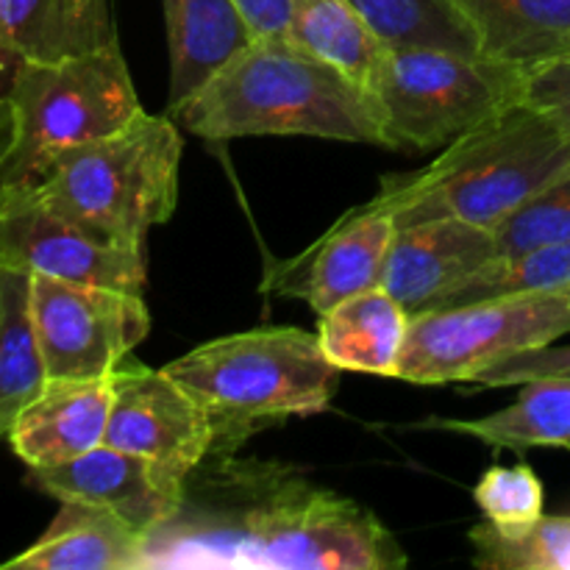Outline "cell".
<instances>
[{
  "label": "cell",
  "instance_id": "cell-6",
  "mask_svg": "<svg viewBox=\"0 0 570 570\" xmlns=\"http://www.w3.org/2000/svg\"><path fill=\"white\" fill-rule=\"evenodd\" d=\"M17 122L0 184H33L76 145L117 131L145 111L120 42L61 61L17 65L6 83Z\"/></svg>",
  "mask_w": 570,
  "mask_h": 570
},
{
  "label": "cell",
  "instance_id": "cell-29",
  "mask_svg": "<svg viewBox=\"0 0 570 570\" xmlns=\"http://www.w3.org/2000/svg\"><path fill=\"white\" fill-rule=\"evenodd\" d=\"M540 376H570V345H543V348L523 351L499 362L476 379V384L488 387H518L529 379Z\"/></svg>",
  "mask_w": 570,
  "mask_h": 570
},
{
  "label": "cell",
  "instance_id": "cell-25",
  "mask_svg": "<svg viewBox=\"0 0 570 570\" xmlns=\"http://www.w3.org/2000/svg\"><path fill=\"white\" fill-rule=\"evenodd\" d=\"M482 570H570V515H540L538 521L499 527L484 518L468 532Z\"/></svg>",
  "mask_w": 570,
  "mask_h": 570
},
{
  "label": "cell",
  "instance_id": "cell-12",
  "mask_svg": "<svg viewBox=\"0 0 570 570\" xmlns=\"http://www.w3.org/2000/svg\"><path fill=\"white\" fill-rule=\"evenodd\" d=\"M28 482L56 501L104 507L142 538L165 529L181 512L187 493V479L106 443L61 465L33 468Z\"/></svg>",
  "mask_w": 570,
  "mask_h": 570
},
{
  "label": "cell",
  "instance_id": "cell-22",
  "mask_svg": "<svg viewBox=\"0 0 570 570\" xmlns=\"http://www.w3.org/2000/svg\"><path fill=\"white\" fill-rule=\"evenodd\" d=\"M287 37L367 92L390 50L348 0H293Z\"/></svg>",
  "mask_w": 570,
  "mask_h": 570
},
{
  "label": "cell",
  "instance_id": "cell-11",
  "mask_svg": "<svg viewBox=\"0 0 570 570\" xmlns=\"http://www.w3.org/2000/svg\"><path fill=\"white\" fill-rule=\"evenodd\" d=\"M104 443L189 479L212 456L215 432L204 406L167 367H148L128 356L111 371V410Z\"/></svg>",
  "mask_w": 570,
  "mask_h": 570
},
{
  "label": "cell",
  "instance_id": "cell-26",
  "mask_svg": "<svg viewBox=\"0 0 570 570\" xmlns=\"http://www.w3.org/2000/svg\"><path fill=\"white\" fill-rule=\"evenodd\" d=\"M554 289H570V239L518 256H499L482 273H476L445 306L504 298V295L554 293Z\"/></svg>",
  "mask_w": 570,
  "mask_h": 570
},
{
  "label": "cell",
  "instance_id": "cell-9",
  "mask_svg": "<svg viewBox=\"0 0 570 570\" xmlns=\"http://www.w3.org/2000/svg\"><path fill=\"white\" fill-rule=\"evenodd\" d=\"M31 321L48 379H106L150 334L142 293L31 276Z\"/></svg>",
  "mask_w": 570,
  "mask_h": 570
},
{
  "label": "cell",
  "instance_id": "cell-5",
  "mask_svg": "<svg viewBox=\"0 0 570 570\" xmlns=\"http://www.w3.org/2000/svg\"><path fill=\"white\" fill-rule=\"evenodd\" d=\"M181 154V126L170 115L142 111L117 131L56 156L31 187L67 220L117 243L145 245L176 215Z\"/></svg>",
  "mask_w": 570,
  "mask_h": 570
},
{
  "label": "cell",
  "instance_id": "cell-2",
  "mask_svg": "<svg viewBox=\"0 0 570 570\" xmlns=\"http://www.w3.org/2000/svg\"><path fill=\"white\" fill-rule=\"evenodd\" d=\"M170 117L209 142L317 137L387 150L373 95L289 37H256Z\"/></svg>",
  "mask_w": 570,
  "mask_h": 570
},
{
  "label": "cell",
  "instance_id": "cell-23",
  "mask_svg": "<svg viewBox=\"0 0 570 570\" xmlns=\"http://www.w3.org/2000/svg\"><path fill=\"white\" fill-rule=\"evenodd\" d=\"M48 384L31 321V276L0 265V443Z\"/></svg>",
  "mask_w": 570,
  "mask_h": 570
},
{
  "label": "cell",
  "instance_id": "cell-21",
  "mask_svg": "<svg viewBox=\"0 0 570 570\" xmlns=\"http://www.w3.org/2000/svg\"><path fill=\"white\" fill-rule=\"evenodd\" d=\"M429 426L465 434L493 449L529 451L570 445V376H540L518 384L510 406L482 417H445Z\"/></svg>",
  "mask_w": 570,
  "mask_h": 570
},
{
  "label": "cell",
  "instance_id": "cell-30",
  "mask_svg": "<svg viewBox=\"0 0 570 570\" xmlns=\"http://www.w3.org/2000/svg\"><path fill=\"white\" fill-rule=\"evenodd\" d=\"M523 100L543 109L570 137V53L527 70Z\"/></svg>",
  "mask_w": 570,
  "mask_h": 570
},
{
  "label": "cell",
  "instance_id": "cell-24",
  "mask_svg": "<svg viewBox=\"0 0 570 570\" xmlns=\"http://www.w3.org/2000/svg\"><path fill=\"white\" fill-rule=\"evenodd\" d=\"M390 48L482 53L473 22L456 0H348Z\"/></svg>",
  "mask_w": 570,
  "mask_h": 570
},
{
  "label": "cell",
  "instance_id": "cell-18",
  "mask_svg": "<svg viewBox=\"0 0 570 570\" xmlns=\"http://www.w3.org/2000/svg\"><path fill=\"white\" fill-rule=\"evenodd\" d=\"M48 532L0 570H148V538L104 507L59 501Z\"/></svg>",
  "mask_w": 570,
  "mask_h": 570
},
{
  "label": "cell",
  "instance_id": "cell-7",
  "mask_svg": "<svg viewBox=\"0 0 570 570\" xmlns=\"http://www.w3.org/2000/svg\"><path fill=\"white\" fill-rule=\"evenodd\" d=\"M527 70L482 53L390 48L371 83L387 150L429 154L523 100Z\"/></svg>",
  "mask_w": 570,
  "mask_h": 570
},
{
  "label": "cell",
  "instance_id": "cell-17",
  "mask_svg": "<svg viewBox=\"0 0 570 570\" xmlns=\"http://www.w3.org/2000/svg\"><path fill=\"white\" fill-rule=\"evenodd\" d=\"M161 6L170 50L167 115H173L259 33L237 0H161Z\"/></svg>",
  "mask_w": 570,
  "mask_h": 570
},
{
  "label": "cell",
  "instance_id": "cell-3",
  "mask_svg": "<svg viewBox=\"0 0 570 570\" xmlns=\"http://www.w3.org/2000/svg\"><path fill=\"white\" fill-rule=\"evenodd\" d=\"M570 176V137L529 100L507 106L440 150L421 170L384 176L371 204L395 223L456 217L495 228Z\"/></svg>",
  "mask_w": 570,
  "mask_h": 570
},
{
  "label": "cell",
  "instance_id": "cell-16",
  "mask_svg": "<svg viewBox=\"0 0 570 570\" xmlns=\"http://www.w3.org/2000/svg\"><path fill=\"white\" fill-rule=\"evenodd\" d=\"M117 45L109 0H0V67L61 61Z\"/></svg>",
  "mask_w": 570,
  "mask_h": 570
},
{
  "label": "cell",
  "instance_id": "cell-19",
  "mask_svg": "<svg viewBox=\"0 0 570 570\" xmlns=\"http://www.w3.org/2000/svg\"><path fill=\"white\" fill-rule=\"evenodd\" d=\"M317 317V340L334 367L399 379L412 317L387 289L356 293Z\"/></svg>",
  "mask_w": 570,
  "mask_h": 570
},
{
  "label": "cell",
  "instance_id": "cell-13",
  "mask_svg": "<svg viewBox=\"0 0 570 570\" xmlns=\"http://www.w3.org/2000/svg\"><path fill=\"white\" fill-rule=\"evenodd\" d=\"M499 256L493 228L456 217L410 223L395 232L382 287L415 317L449 304Z\"/></svg>",
  "mask_w": 570,
  "mask_h": 570
},
{
  "label": "cell",
  "instance_id": "cell-10",
  "mask_svg": "<svg viewBox=\"0 0 570 570\" xmlns=\"http://www.w3.org/2000/svg\"><path fill=\"white\" fill-rule=\"evenodd\" d=\"M0 265L28 276L142 293L145 245L100 237L45 206L31 184H0Z\"/></svg>",
  "mask_w": 570,
  "mask_h": 570
},
{
  "label": "cell",
  "instance_id": "cell-28",
  "mask_svg": "<svg viewBox=\"0 0 570 570\" xmlns=\"http://www.w3.org/2000/svg\"><path fill=\"white\" fill-rule=\"evenodd\" d=\"M473 499H476L482 515L499 527L538 521L546 504L543 482L527 462L493 465L490 471H484L473 488Z\"/></svg>",
  "mask_w": 570,
  "mask_h": 570
},
{
  "label": "cell",
  "instance_id": "cell-8",
  "mask_svg": "<svg viewBox=\"0 0 570 570\" xmlns=\"http://www.w3.org/2000/svg\"><path fill=\"white\" fill-rule=\"evenodd\" d=\"M570 334V289L473 301L415 315L399 379L412 384L476 382L523 351Z\"/></svg>",
  "mask_w": 570,
  "mask_h": 570
},
{
  "label": "cell",
  "instance_id": "cell-20",
  "mask_svg": "<svg viewBox=\"0 0 570 570\" xmlns=\"http://www.w3.org/2000/svg\"><path fill=\"white\" fill-rule=\"evenodd\" d=\"M488 59L523 70L570 53V0H456Z\"/></svg>",
  "mask_w": 570,
  "mask_h": 570
},
{
  "label": "cell",
  "instance_id": "cell-27",
  "mask_svg": "<svg viewBox=\"0 0 570 570\" xmlns=\"http://www.w3.org/2000/svg\"><path fill=\"white\" fill-rule=\"evenodd\" d=\"M501 256H518L570 239V176L560 178L493 228Z\"/></svg>",
  "mask_w": 570,
  "mask_h": 570
},
{
  "label": "cell",
  "instance_id": "cell-1",
  "mask_svg": "<svg viewBox=\"0 0 570 570\" xmlns=\"http://www.w3.org/2000/svg\"><path fill=\"white\" fill-rule=\"evenodd\" d=\"M410 566L393 532L345 495L309 482H273L248 507L206 521L178 512L148 538L154 568L399 570Z\"/></svg>",
  "mask_w": 570,
  "mask_h": 570
},
{
  "label": "cell",
  "instance_id": "cell-15",
  "mask_svg": "<svg viewBox=\"0 0 570 570\" xmlns=\"http://www.w3.org/2000/svg\"><path fill=\"white\" fill-rule=\"evenodd\" d=\"M109 410L111 376L48 379L11 426L9 445L28 471L61 465L104 445Z\"/></svg>",
  "mask_w": 570,
  "mask_h": 570
},
{
  "label": "cell",
  "instance_id": "cell-32",
  "mask_svg": "<svg viewBox=\"0 0 570 570\" xmlns=\"http://www.w3.org/2000/svg\"><path fill=\"white\" fill-rule=\"evenodd\" d=\"M17 137V122H14V109H11V100L6 98V92L0 89V170L9 161L11 148H14Z\"/></svg>",
  "mask_w": 570,
  "mask_h": 570
},
{
  "label": "cell",
  "instance_id": "cell-4",
  "mask_svg": "<svg viewBox=\"0 0 570 570\" xmlns=\"http://www.w3.org/2000/svg\"><path fill=\"white\" fill-rule=\"evenodd\" d=\"M165 367L209 415L212 456H228L273 423L323 412L343 373L326 360L317 332L295 326L209 340Z\"/></svg>",
  "mask_w": 570,
  "mask_h": 570
},
{
  "label": "cell",
  "instance_id": "cell-14",
  "mask_svg": "<svg viewBox=\"0 0 570 570\" xmlns=\"http://www.w3.org/2000/svg\"><path fill=\"white\" fill-rule=\"evenodd\" d=\"M399 223L371 200L345 212L317 243L267 276V287L304 298L317 315L365 289L382 287Z\"/></svg>",
  "mask_w": 570,
  "mask_h": 570
},
{
  "label": "cell",
  "instance_id": "cell-31",
  "mask_svg": "<svg viewBox=\"0 0 570 570\" xmlns=\"http://www.w3.org/2000/svg\"><path fill=\"white\" fill-rule=\"evenodd\" d=\"M237 6L259 37H287L293 0H237Z\"/></svg>",
  "mask_w": 570,
  "mask_h": 570
}]
</instances>
